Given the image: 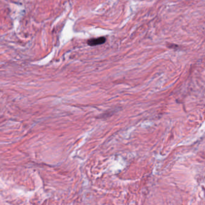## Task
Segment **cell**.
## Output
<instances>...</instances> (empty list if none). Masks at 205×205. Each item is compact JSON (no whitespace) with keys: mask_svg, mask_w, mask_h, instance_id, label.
I'll list each match as a JSON object with an SVG mask.
<instances>
[{"mask_svg":"<svg viewBox=\"0 0 205 205\" xmlns=\"http://www.w3.org/2000/svg\"><path fill=\"white\" fill-rule=\"evenodd\" d=\"M106 41L105 37H99L97 38H92L87 41V44L91 46H95L104 44Z\"/></svg>","mask_w":205,"mask_h":205,"instance_id":"6da1fadb","label":"cell"}]
</instances>
